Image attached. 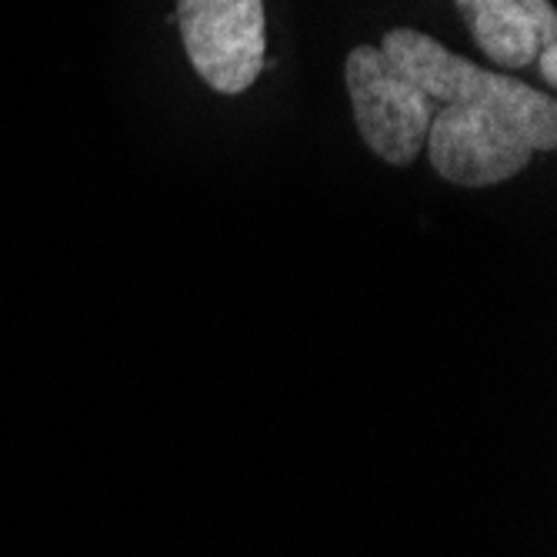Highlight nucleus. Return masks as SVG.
Instances as JSON below:
<instances>
[{"label": "nucleus", "mask_w": 557, "mask_h": 557, "mask_svg": "<svg viewBox=\"0 0 557 557\" xmlns=\"http://www.w3.org/2000/svg\"><path fill=\"white\" fill-rule=\"evenodd\" d=\"M557 147V104L537 87L518 100H471L434 111L424 150L458 187H494L518 177L537 150Z\"/></svg>", "instance_id": "nucleus-1"}, {"label": "nucleus", "mask_w": 557, "mask_h": 557, "mask_svg": "<svg viewBox=\"0 0 557 557\" xmlns=\"http://www.w3.org/2000/svg\"><path fill=\"white\" fill-rule=\"evenodd\" d=\"M354 124L374 158L411 168L424 150L437 104L404 77L377 44H358L344 61Z\"/></svg>", "instance_id": "nucleus-2"}, {"label": "nucleus", "mask_w": 557, "mask_h": 557, "mask_svg": "<svg viewBox=\"0 0 557 557\" xmlns=\"http://www.w3.org/2000/svg\"><path fill=\"white\" fill-rule=\"evenodd\" d=\"M174 24L190 67L211 90L244 94L264 71V0H177Z\"/></svg>", "instance_id": "nucleus-3"}, {"label": "nucleus", "mask_w": 557, "mask_h": 557, "mask_svg": "<svg viewBox=\"0 0 557 557\" xmlns=\"http://www.w3.org/2000/svg\"><path fill=\"white\" fill-rule=\"evenodd\" d=\"M377 47L404 77L434 100L437 108L471 104V100H515L531 87L511 74L484 71L471 64L468 58L447 50L441 40L411 27L387 30Z\"/></svg>", "instance_id": "nucleus-4"}, {"label": "nucleus", "mask_w": 557, "mask_h": 557, "mask_svg": "<svg viewBox=\"0 0 557 557\" xmlns=\"http://www.w3.org/2000/svg\"><path fill=\"white\" fill-rule=\"evenodd\" d=\"M454 4L494 67H531L547 44H557V14L550 0H454Z\"/></svg>", "instance_id": "nucleus-5"}, {"label": "nucleus", "mask_w": 557, "mask_h": 557, "mask_svg": "<svg viewBox=\"0 0 557 557\" xmlns=\"http://www.w3.org/2000/svg\"><path fill=\"white\" fill-rule=\"evenodd\" d=\"M537 71H541V77H544V84L547 87H554L557 84V44H547L541 54H537Z\"/></svg>", "instance_id": "nucleus-6"}]
</instances>
